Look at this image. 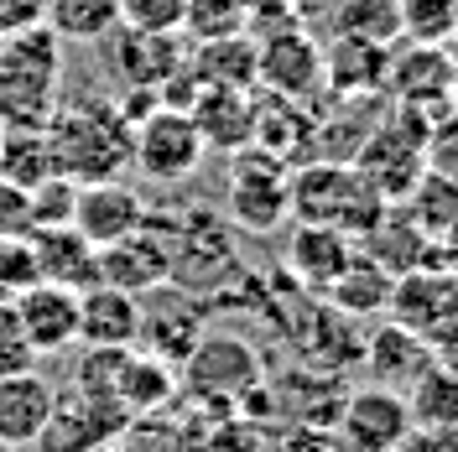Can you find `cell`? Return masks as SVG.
Wrapping results in <instances>:
<instances>
[{"instance_id": "1", "label": "cell", "mask_w": 458, "mask_h": 452, "mask_svg": "<svg viewBox=\"0 0 458 452\" xmlns=\"http://www.w3.org/2000/svg\"><path fill=\"white\" fill-rule=\"evenodd\" d=\"M131 136L136 125L105 94H79L57 105L47 120V141L57 156V177L68 182H110L131 167Z\"/></svg>"}, {"instance_id": "2", "label": "cell", "mask_w": 458, "mask_h": 452, "mask_svg": "<svg viewBox=\"0 0 458 452\" xmlns=\"http://www.w3.org/2000/svg\"><path fill=\"white\" fill-rule=\"evenodd\" d=\"M63 105V37L47 21L0 37V130H47Z\"/></svg>"}, {"instance_id": "3", "label": "cell", "mask_w": 458, "mask_h": 452, "mask_svg": "<svg viewBox=\"0 0 458 452\" xmlns=\"http://www.w3.org/2000/svg\"><path fill=\"white\" fill-rule=\"evenodd\" d=\"M167 250H172V286L193 291L203 302L245 265L240 250H234V224L208 203L167 213Z\"/></svg>"}, {"instance_id": "4", "label": "cell", "mask_w": 458, "mask_h": 452, "mask_svg": "<svg viewBox=\"0 0 458 452\" xmlns=\"http://www.w3.org/2000/svg\"><path fill=\"white\" fill-rule=\"evenodd\" d=\"M380 213H386V198L349 162H297V172H292V219L334 224L360 239Z\"/></svg>"}, {"instance_id": "5", "label": "cell", "mask_w": 458, "mask_h": 452, "mask_svg": "<svg viewBox=\"0 0 458 452\" xmlns=\"http://www.w3.org/2000/svg\"><path fill=\"white\" fill-rule=\"evenodd\" d=\"M225 219L250 234L292 224V167L260 146H240L225 177Z\"/></svg>"}, {"instance_id": "6", "label": "cell", "mask_w": 458, "mask_h": 452, "mask_svg": "<svg viewBox=\"0 0 458 452\" xmlns=\"http://www.w3.org/2000/svg\"><path fill=\"white\" fill-rule=\"evenodd\" d=\"M203 136L193 125V114L177 110V105H157L136 120V136H131V167L141 172L146 182H162L177 188L203 167Z\"/></svg>"}, {"instance_id": "7", "label": "cell", "mask_w": 458, "mask_h": 452, "mask_svg": "<svg viewBox=\"0 0 458 452\" xmlns=\"http://www.w3.org/2000/svg\"><path fill=\"white\" fill-rule=\"evenodd\" d=\"M411 431V411L401 390L386 385H365L349 390L334 416V448L339 452H396L401 437Z\"/></svg>"}, {"instance_id": "8", "label": "cell", "mask_w": 458, "mask_h": 452, "mask_svg": "<svg viewBox=\"0 0 458 452\" xmlns=\"http://www.w3.org/2000/svg\"><path fill=\"white\" fill-rule=\"evenodd\" d=\"M99 281L114 291H131V297H151L157 286L172 281V250H167V213H151L136 234L114 239L99 250Z\"/></svg>"}, {"instance_id": "9", "label": "cell", "mask_w": 458, "mask_h": 452, "mask_svg": "<svg viewBox=\"0 0 458 452\" xmlns=\"http://www.w3.org/2000/svg\"><path fill=\"white\" fill-rule=\"evenodd\" d=\"M182 380L199 400H225L234 406L260 385V354L234 333H203L199 348L182 359Z\"/></svg>"}, {"instance_id": "10", "label": "cell", "mask_w": 458, "mask_h": 452, "mask_svg": "<svg viewBox=\"0 0 458 452\" xmlns=\"http://www.w3.org/2000/svg\"><path fill=\"white\" fill-rule=\"evenodd\" d=\"M256 88L318 105L323 94V53L302 27H282L256 37Z\"/></svg>"}, {"instance_id": "11", "label": "cell", "mask_w": 458, "mask_h": 452, "mask_svg": "<svg viewBox=\"0 0 458 452\" xmlns=\"http://www.w3.org/2000/svg\"><path fill=\"white\" fill-rule=\"evenodd\" d=\"M203 333H208V302L167 281V286H157L151 302L141 307V339H136V348L167 359L172 369H182V359L199 348Z\"/></svg>"}, {"instance_id": "12", "label": "cell", "mask_w": 458, "mask_h": 452, "mask_svg": "<svg viewBox=\"0 0 458 452\" xmlns=\"http://www.w3.org/2000/svg\"><path fill=\"white\" fill-rule=\"evenodd\" d=\"M105 42H110L114 79L125 88H151L157 99H162V88H167L172 79L182 73V63H188L177 31H146V27H125V21H120Z\"/></svg>"}, {"instance_id": "13", "label": "cell", "mask_w": 458, "mask_h": 452, "mask_svg": "<svg viewBox=\"0 0 458 452\" xmlns=\"http://www.w3.org/2000/svg\"><path fill=\"white\" fill-rule=\"evenodd\" d=\"M448 79H454V47L432 42H406L391 47V73H386V99L401 110L443 114L448 110Z\"/></svg>"}, {"instance_id": "14", "label": "cell", "mask_w": 458, "mask_h": 452, "mask_svg": "<svg viewBox=\"0 0 458 452\" xmlns=\"http://www.w3.org/2000/svg\"><path fill=\"white\" fill-rule=\"evenodd\" d=\"M146 219V198L131 188V182H79V193H73V219L68 224L84 234L94 250H105L114 239H125V234H136Z\"/></svg>"}, {"instance_id": "15", "label": "cell", "mask_w": 458, "mask_h": 452, "mask_svg": "<svg viewBox=\"0 0 458 452\" xmlns=\"http://www.w3.org/2000/svg\"><path fill=\"white\" fill-rule=\"evenodd\" d=\"M386 312H391V322L411 328V333H432L437 322L458 317V276L448 265H437V260L417 265V271H401L391 281Z\"/></svg>"}, {"instance_id": "16", "label": "cell", "mask_w": 458, "mask_h": 452, "mask_svg": "<svg viewBox=\"0 0 458 452\" xmlns=\"http://www.w3.org/2000/svg\"><path fill=\"white\" fill-rule=\"evenodd\" d=\"M11 307H16L31 354H68L79 343V291L57 281H31Z\"/></svg>"}, {"instance_id": "17", "label": "cell", "mask_w": 458, "mask_h": 452, "mask_svg": "<svg viewBox=\"0 0 458 452\" xmlns=\"http://www.w3.org/2000/svg\"><path fill=\"white\" fill-rule=\"evenodd\" d=\"M354 250H360L354 234H344L334 224H302V219H292V234H286V276H297L302 291L323 297L328 281L354 260Z\"/></svg>"}, {"instance_id": "18", "label": "cell", "mask_w": 458, "mask_h": 452, "mask_svg": "<svg viewBox=\"0 0 458 452\" xmlns=\"http://www.w3.org/2000/svg\"><path fill=\"white\" fill-rule=\"evenodd\" d=\"M386 73H391V47H380V42L334 37L323 47V94L375 99V94H386Z\"/></svg>"}, {"instance_id": "19", "label": "cell", "mask_w": 458, "mask_h": 452, "mask_svg": "<svg viewBox=\"0 0 458 452\" xmlns=\"http://www.w3.org/2000/svg\"><path fill=\"white\" fill-rule=\"evenodd\" d=\"M27 250H31V260H37V276H42V281H57V286H68V291H84V286L99 281V250H94L73 224L31 229Z\"/></svg>"}, {"instance_id": "20", "label": "cell", "mask_w": 458, "mask_h": 452, "mask_svg": "<svg viewBox=\"0 0 458 452\" xmlns=\"http://www.w3.org/2000/svg\"><path fill=\"white\" fill-rule=\"evenodd\" d=\"M141 339V297L94 281L79 291V343L84 348H131Z\"/></svg>"}, {"instance_id": "21", "label": "cell", "mask_w": 458, "mask_h": 452, "mask_svg": "<svg viewBox=\"0 0 458 452\" xmlns=\"http://www.w3.org/2000/svg\"><path fill=\"white\" fill-rule=\"evenodd\" d=\"M360 364L370 374V385H386V390H411L422 374L432 369V354L422 333H411V328H401V322H386V328H375L365 348H360Z\"/></svg>"}, {"instance_id": "22", "label": "cell", "mask_w": 458, "mask_h": 452, "mask_svg": "<svg viewBox=\"0 0 458 452\" xmlns=\"http://www.w3.org/2000/svg\"><path fill=\"white\" fill-rule=\"evenodd\" d=\"M193 125H199L203 146H214V151H240V146H250V130H256V88H219L208 84L193 94Z\"/></svg>"}, {"instance_id": "23", "label": "cell", "mask_w": 458, "mask_h": 452, "mask_svg": "<svg viewBox=\"0 0 458 452\" xmlns=\"http://www.w3.org/2000/svg\"><path fill=\"white\" fill-rule=\"evenodd\" d=\"M57 406V385L37 369H21V374H5L0 380V442L11 448H31L37 431L47 426Z\"/></svg>"}, {"instance_id": "24", "label": "cell", "mask_w": 458, "mask_h": 452, "mask_svg": "<svg viewBox=\"0 0 458 452\" xmlns=\"http://www.w3.org/2000/svg\"><path fill=\"white\" fill-rule=\"evenodd\" d=\"M308 141H313V105L302 99H282V94H256V130H250V146L271 151L276 162L297 167L308 162Z\"/></svg>"}, {"instance_id": "25", "label": "cell", "mask_w": 458, "mask_h": 452, "mask_svg": "<svg viewBox=\"0 0 458 452\" xmlns=\"http://www.w3.org/2000/svg\"><path fill=\"white\" fill-rule=\"evenodd\" d=\"M188 73L199 88H256V37L250 31H225V37H203L188 53Z\"/></svg>"}, {"instance_id": "26", "label": "cell", "mask_w": 458, "mask_h": 452, "mask_svg": "<svg viewBox=\"0 0 458 452\" xmlns=\"http://www.w3.org/2000/svg\"><path fill=\"white\" fill-rule=\"evenodd\" d=\"M177 390V369L167 359H157V354H146V348H125L120 354V369H114V385L110 396L131 411V416H141V411H162Z\"/></svg>"}, {"instance_id": "27", "label": "cell", "mask_w": 458, "mask_h": 452, "mask_svg": "<svg viewBox=\"0 0 458 452\" xmlns=\"http://www.w3.org/2000/svg\"><path fill=\"white\" fill-rule=\"evenodd\" d=\"M360 239H365V255H370L375 265H386L391 276L417 271V265H428L432 260V239L401 213V203H386V213H380Z\"/></svg>"}, {"instance_id": "28", "label": "cell", "mask_w": 458, "mask_h": 452, "mask_svg": "<svg viewBox=\"0 0 458 452\" xmlns=\"http://www.w3.org/2000/svg\"><path fill=\"white\" fill-rule=\"evenodd\" d=\"M391 281H396V276H391L386 265H375L365 250H354V260L328 281L323 302H328L334 312H344V317H370V312H386V302H391Z\"/></svg>"}, {"instance_id": "29", "label": "cell", "mask_w": 458, "mask_h": 452, "mask_svg": "<svg viewBox=\"0 0 458 452\" xmlns=\"http://www.w3.org/2000/svg\"><path fill=\"white\" fill-rule=\"evenodd\" d=\"M401 213H406V219L437 245L443 234H454L458 229V182L437 177V172H422V177L411 182V193L401 198Z\"/></svg>"}, {"instance_id": "30", "label": "cell", "mask_w": 458, "mask_h": 452, "mask_svg": "<svg viewBox=\"0 0 458 452\" xmlns=\"http://www.w3.org/2000/svg\"><path fill=\"white\" fill-rule=\"evenodd\" d=\"M406 411H411V426H422V431H454L458 437V369L432 364L406 390Z\"/></svg>"}, {"instance_id": "31", "label": "cell", "mask_w": 458, "mask_h": 452, "mask_svg": "<svg viewBox=\"0 0 458 452\" xmlns=\"http://www.w3.org/2000/svg\"><path fill=\"white\" fill-rule=\"evenodd\" d=\"M0 177L21 182V188H37L57 177V156H53V141L47 130H0Z\"/></svg>"}, {"instance_id": "32", "label": "cell", "mask_w": 458, "mask_h": 452, "mask_svg": "<svg viewBox=\"0 0 458 452\" xmlns=\"http://www.w3.org/2000/svg\"><path fill=\"white\" fill-rule=\"evenodd\" d=\"M328 27H334V37H360V42L396 47L401 42V0H339Z\"/></svg>"}, {"instance_id": "33", "label": "cell", "mask_w": 458, "mask_h": 452, "mask_svg": "<svg viewBox=\"0 0 458 452\" xmlns=\"http://www.w3.org/2000/svg\"><path fill=\"white\" fill-rule=\"evenodd\" d=\"M47 27L63 42H105L120 27V0H47Z\"/></svg>"}, {"instance_id": "34", "label": "cell", "mask_w": 458, "mask_h": 452, "mask_svg": "<svg viewBox=\"0 0 458 452\" xmlns=\"http://www.w3.org/2000/svg\"><path fill=\"white\" fill-rule=\"evenodd\" d=\"M454 31H458L454 0H401V37H406V42L448 47Z\"/></svg>"}, {"instance_id": "35", "label": "cell", "mask_w": 458, "mask_h": 452, "mask_svg": "<svg viewBox=\"0 0 458 452\" xmlns=\"http://www.w3.org/2000/svg\"><path fill=\"white\" fill-rule=\"evenodd\" d=\"M245 11H250V0H188L182 27L199 42L203 37H225V31H245Z\"/></svg>"}, {"instance_id": "36", "label": "cell", "mask_w": 458, "mask_h": 452, "mask_svg": "<svg viewBox=\"0 0 458 452\" xmlns=\"http://www.w3.org/2000/svg\"><path fill=\"white\" fill-rule=\"evenodd\" d=\"M422 162H428V172H437V177L458 182V110H443V114L428 125Z\"/></svg>"}, {"instance_id": "37", "label": "cell", "mask_w": 458, "mask_h": 452, "mask_svg": "<svg viewBox=\"0 0 458 452\" xmlns=\"http://www.w3.org/2000/svg\"><path fill=\"white\" fill-rule=\"evenodd\" d=\"M182 11H188V0H120V21L146 31H177Z\"/></svg>"}, {"instance_id": "38", "label": "cell", "mask_w": 458, "mask_h": 452, "mask_svg": "<svg viewBox=\"0 0 458 452\" xmlns=\"http://www.w3.org/2000/svg\"><path fill=\"white\" fill-rule=\"evenodd\" d=\"M31 359H37V354H31L21 322H16V307H11V302H0V380L31 369Z\"/></svg>"}, {"instance_id": "39", "label": "cell", "mask_w": 458, "mask_h": 452, "mask_svg": "<svg viewBox=\"0 0 458 452\" xmlns=\"http://www.w3.org/2000/svg\"><path fill=\"white\" fill-rule=\"evenodd\" d=\"M31 193L21 182L0 177V239H27L31 234Z\"/></svg>"}, {"instance_id": "40", "label": "cell", "mask_w": 458, "mask_h": 452, "mask_svg": "<svg viewBox=\"0 0 458 452\" xmlns=\"http://www.w3.org/2000/svg\"><path fill=\"white\" fill-rule=\"evenodd\" d=\"M47 21V0H0V37Z\"/></svg>"}, {"instance_id": "41", "label": "cell", "mask_w": 458, "mask_h": 452, "mask_svg": "<svg viewBox=\"0 0 458 452\" xmlns=\"http://www.w3.org/2000/svg\"><path fill=\"white\" fill-rule=\"evenodd\" d=\"M422 343H428L432 364L458 369V317H448V322H437L432 333H422Z\"/></svg>"}, {"instance_id": "42", "label": "cell", "mask_w": 458, "mask_h": 452, "mask_svg": "<svg viewBox=\"0 0 458 452\" xmlns=\"http://www.w3.org/2000/svg\"><path fill=\"white\" fill-rule=\"evenodd\" d=\"M396 452H458V437L454 431H422V426H411V431L401 437Z\"/></svg>"}, {"instance_id": "43", "label": "cell", "mask_w": 458, "mask_h": 452, "mask_svg": "<svg viewBox=\"0 0 458 452\" xmlns=\"http://www.w3.org/2000/svg\"><path fill=\"white\" fill-rule=\"evenodd\" d=\"M432 260H437V265H448V271L458 276V229H454V234H443V239L432 245Z\"/></svg>"}, {"instance_id": "44", "label": "cell", "mask_w": 458, "mask_h": 452, "mask_svg": "<svg viewBox=\"0 0 458 452\" xmlns=\"http://www.w3.org/2000/svg\"><path fill=\"white\" fill-rule=\"evenodd\" d=\"M448 110H458V53H454V79H448Z\"/></svg>"}, {"instance_id": "45", "label": "cell", "mask_w": 458, "mask_h": 452, "mask_svg": "<svg viewBox=\"0 0 458 452\" xmlns=\"http://www.w3.org/2000/svg\"><path fill=\"white\" fill-rule=\"evenodd\" d=\"M0 452H21V448H11V442H0Z\"/></svg>"}, {"instance_id": "46", "label": "cell", "mask_w": 458, "mask_h": 452, "mask_svg": "<svg viewBox=\"0 0 458 452\" xmlns=\"http://www.w3.org/2000/svg\"><path fill=\"white\" fill-rule=\"evenodd\" d=\"M454 16H458V0H454ZM454 47H458V31H454Z\"/></svg>"}, {"instance_id": "47", "label": "cell", "mask_w": 458, "mask_h": 452, "mask_svg": "<svg viewBox=\"0 0 458 452\" xmlns=\"http://www.w3.org/2000/svg\"><path fill=\"white\" fill-rule=\"evenodd\" d=\"M99 452H120V448H110V442H105V448H99Z\"/></svg>"}, {"instance_id": "48", "label": "cell", "mask_w": 458, "mask_h": 452, "mask_svg": "<svg viewBox=\"0 0 458 452\" xmlns=\"http://www.w3.org/2000/svg\"><path fill=\"white\" fill-rule=\"evenodd\" d=\"M286 5H297V0H286Z\"/></svg>"}]
</instances>
